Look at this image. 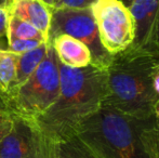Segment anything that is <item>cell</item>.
<instances>
[{
	"label": "cell",
	"mask_w": 159,
	"mask_h": 158,
	"mask_svg": "<svg viewBox=\"0 0 159 158\" xmlns=\"http://www.w3.org/2000/svg\"><path fill=\"white\" fill-rule=\"evenodd\" d=\"M61 89L57 100L34 121L50 141L74 137L87 118L102 107L106 95V70L93 65L73 68L59 61Z\"/></svg>",
	"instance_id": "6da1fadb"
},
{
	"label": "cell",
	"mask_w": 159,
	"mask_h": 158,
	"mask_svg": "<svg viewBox=\"0 0 159 158\" xmlns=\"http://www.w3.org/2000/svg\"><path fill=\"white\" fill-rule=\"evenodd\" d=\"M77 135L98 158H159L155 117L139 119L102 105L80 124Z\"/></svg>",
	"instance_id": "7a4b0ae2"
},
{
	"label": "cell",
	"mask_w": 159,
	"mask_h": 158,
	"mask_svg": "<svg viewBox=\"0 0 159 158\" xmlns=\"http://www.w3.org/2000/svg\"><path fill=\"white\" fill-rule=\"evenodd\" d=\"M158 55L159 52L132 47L113 55L106 68V95L102 105L133 118L153 117L158 97L151 72Z\"/></svg>",
	"instance_id": "3957f363"
},
{
	"label": "cell",
	"mask_w": 159,
	"mask_h": 158,
	"mask_svg": "<svg viewBox=\"0 0 159 158\" xmlns=\"http://www.w3.org/2000/svg\"><path fill=\"white\" fill-rule=\"evenodd\" d=\"M61 89L59 59L49 43L47 55L23 84L4 93L8 112L30 121L46 113L57 100Z\"/></svg>",
	"instance_id": "277c9868"
},
{
	"label": "cell",
	"mask_w": 159,
	"mask_h": 158,
	"mask_svg": "<svg viewBox=\"0 0 159 158\" xmlns=\"http://www.w3.org/2000/svg\"><path fill=\"white\" fill-rule=\"evenodd\" d=\"M59 35H68L88 47L91 53V65L106 70L113 55L103 47L91 8L53 9L48 33V43Z\"/></svg>",
	"instance_id": "5b68a950"
},
{
	"label": "cell",
	"mask_w": 159,
	"mask_h": 158,
	"mask_svg": "<svg viewBox=\"0 0 159 158\" xmlns=\"http://www.w3.org/2000/svg\"><path fill=\"white\" fill-rule=\"evenodd\" d=\"M103 47L111 55L127 50L135 37V22L119 0H98L91 6Z\"/></svg>",
	"instance_id": "8992f818"
},
{
	"label": "cell",
	"mask_w": 159,
	"mask_h": 158,
	"mask_svg": "<svg viewBox=\"0 0 159 158\" xmlns=\"http://www.w3.org/2000/svg\"><path fill=\"white\" fill-rule=\"evenodd\" d=\"M12 116V128L0 142V158H39L42 135L34 121Z\"/></svg>",
	"instance_id": "52a82bcc"
},
{
	"label": "cell",
	"mask_w": 159,
	"mask_h": 158,
	"mask_svg": "<svg viewBox=\"0 0 159 158\" xmlns=\"http://www.w3.org/2000/svg\"><path fill=\"white\" fill-rule=\"evenodd\" d=\"M135 22V37L132 48L155 51V34L159 20V0H134L130 7Z\"/></svg>",
	"instance_id": "ba28073f"
},
{
	"label": "cell",
	"mask_w": 159,
	"mask_h": 158,
	"mask_svg": "<svg viewBox=\"0 0 159 158\" xmlns=\"http://www.w3.org/2000/svg\"><path fill=\"white\" fill-rule=\"evenodd\" d=\"M9 13L30 23L42 33L48 39L51 24V7L41 0H11L8 7Z\"/></svg>",
	"instance_id": "9c48e42d"
},
{
	"label": "cell",
	"mask_w": 159,
	"mask_h": 158,
	"mask_svg": "<svg viewBox=\"0 0 159 158\" xmlns=\"http://www.w3.org/2000/svg\"><path fill=\"white\" fill-rule=\"evenodd\" d=\"M50 44L62 64L73 68H84L91 65V53L88 47L68 35H59Z\"/></svg>",
	"instance_id": "30bf717a"
},
{
	"label": "cell",
	"mask_w": 159,
	"mask_h": 158,
	"mask_svg": "<svg viewBox=\"0 0 159 158\" xmlns=\"http://www.w3.org/2000/svg\"><path fill=\"white\" fill-rule=\"evenodd\" d=\"M42 158H98L77 135L59 141L42 137Z\"/></svg>",
	"instance_id": "8fae6325"
},
{
	"label": "cell",
	"mask_w": 159,
	"mask_h": 158,
	"mask_svg": "<svg viewBox=\"0 0 159 158\" xmlns=\"http://www.w3.org/2000/svg\"><path fill=\"white\" fill-rule=\"evenodd\" d=\"M49 49L48 42H43L40 44L38 48L34 49L30 52L23 53L19 55L16 63V70H15V77L13 79L12 84L9 87V90L6 93L11 92L19 88L21 84H23L30 76L33 73L37 70V67L40 65L42 60L47 55Z\"/></svg>",
	"instance_id": "7c38bea8"
},
{
	"label": "cell",
	"mask_w": 159,
	"mask_h": 158,
	"mask_svg": "<svg viewBox=\"0 0 159 158\" xmlns=\"http://www.w3.org/2000/svg\"><path fill=\"white\" fill-rule=\"evenodd\" d=\"M20 38V39H33L41 42H48L47 37L40 30L30 25V23L10 14L8 22V34L7 39Z\"/></svg>",
	"instance_id": "4fadbf2b"
},
{
	"label": "cell",
	"mask_w": 159,
	"mask_h": 158,
	"mask_svg": "<svg viewBox=\"0 0 159 158\" xmlns=\"http://www.w3.org/2000/svg\"><path fill=\"white\" fill-rule=\"evenodd\" d=\"M19 55L7 49L0 48V91L6 93L15 77Z\"/></svg>",
	"instance_id": "5bb4252c"
},
{
	"label": "cell",
	"mask_w": 159,
	"mask_h": 158,
	"mask_svg": "<svg viewBox=\"0 0 159 158\" xmlns=\"http://www.w3.org/2000/svg\"><path fill=\"white\" fill-rule=\"evenodd\" d=\"M8 48L7 50L11 51L16 54H23V53L30 52L34 49L38 48L43 42L33 39H20V38H9L7 39Z\"/></svg>",
	"instance_id": "9a60e30c"
},
{
	"label": "cell",
	"mask_w": 159,
	"mask_h": 158,
	"mask_svg": "<svg viewBox=\"0 0 159 158\" xmlns=\"http://www.w3.org/2000/svg\"><path fill=\"white\" fill-rule=\"evenodd\" d=\"M98 0H54L53 9H87Z\"/></svg>",
	"instance_id": "2e32d148"
},
{
	"label": "cell",
	"mask_w": 159,
	"mask_h": 158,
	"mask_svg": "<svg viewBox=\"0 0 159 158\" xmlns=\"http://www.w3.org/2000/svg\"><path fill=\"white\" fill-rule=\"evenodd\" d=\"M12 116L9 114L8 112L4 111H0V142L1 140L10 132L11 128H12Z\"/></svg>",
	"instance_id": "e0dca14e"
},
{
	"label": "cell",
	"mask_w": 159,
	"mask_h": 158,
	"mask_svg": "<svg viewBox=\"0 0 159 158\" xmlns=\"http://www.w3.org/2000/svg\"><path fill=\"white\" fill-rule=\"evenodd\" d=\"M9 16H10V13H9L8 8L0 7V40L7 39Z\"/></svg>",
	"instance_id": "ac0fdd59"
},
{
	"label": "cell",
	"mask_w": 159,
	"mask_h": 158,
	"mask_svg": "<svg viewBox=\"0 0 159 158\" xmlns=\"http://www.w3.org/2000/svg\"><path fill=\"white\" fill-rule=\"evenodd\" d=\"M151 80H152V86H153L154 92L156 93L157 97L159 99V55L154 63L153 67H152L151 72Z\"/></svg>",
	"instance_id": "d6986e66"
},
{
	"label": "cell",
	"mask_w": 159,
	"mask_h": 158,
	"mask_svg": "<svg viewBox=\"0 0 159 158\" xmlns=\"http://www.w3.org/2000/svg\"><path fill=\"white\" fill-rule=\"evenodd\" d=\"M154 117H155V121H156V126L158 128L159 131V99L156 102L155 106H154Z\"/></svg>",
	"instance_id": "ffe728a7"
},
{
	"label": "cell",
	"mask_w": 159,
	"mask_h": 158,
	"mask_svg": "<svg viewBox=\"0 0 159 158\" xmlns=\"http://www.w3.org/2000/svg\"><path fill=\"white\" fill-rule=\"evenodd\" d=\"M0 111L8 112V108H7V104H6V100H4V93L1 92V91H0ZM9 114H10V113H9Z\"/></svg>",
	"instance_id": "44dd1931"
},
{
	"label": "cell",
	"mask_w": 159,
	"mask_h": 158,
	"mask_svg": "<svg viewBox=\"0 0 159 158\" xmlns=\"http://www.w3.org/2000/svg\"><path fill=\"white\" fill-rule=\"evenodd\" d=\"M155 47L156 50L159 52V20L157 23V27H156V34H155Z\"/></svg>",
	"instance_id": "7402d4cb"
},
{
	"label": "cell",
	"mask_w": 159,
	"mask_h": 158,
	"mask_svg": "<svg viewBox=\"0 0 159 158\" xmlns=\"http://www.w3.org/2000/svg\"><path fill=\"white\" fill-rule=\"evenodd\" d=\"M119 1H121L122 3L127 7V8H130V7H131V4L134 2V0H119Z\"/></svg>",
	"instance_id": "603a6c76"
},
{
	"label": "cell",
	"mask_w": 159,
	"mask_h": 158,
	"mask_svg": "<svg viewBox=\"0 0 159 158\" xmlns=\"http://www.w3.org/2000/svg\"><path fill=\"white\" fill-rule=\"evenodd\" d=\"M10 2H11V0H0V7H6V8H8Z\"/></svg>",
	"instance_id": "cb8c5ba5"
},
{
	"label": "cell",
	"mask_w": 159,
	"mask_h": 158,
	"mask_svg": "<svg viewBox=\"0 0 159 158\" xmlns=\"http://www.w3.org/2000/svg\"><path fill=\"white\" fill-rule=\"evenodd\" d=\"M41 1H43L44 3L48 4L49 7H51L53 9V2H54V0H41Z\"/></svg>",
	"instance_id": "d4e9b609"
},
{
	"label": "cell",
	"mask_w": 159,
	"mask_h": 158,
	"mask_svg": "<svg viewBox=\"0 0 159 158\" xmlns=\"http://www.w3.org/2000/svg\"><path fill=\"white\" fill-rule=\"evenodd\" d=\"M39 158H42V147H41V154H40V156H39Z\"/></svg>",
	"instance_id": "484cf974"
}]
</instances>
